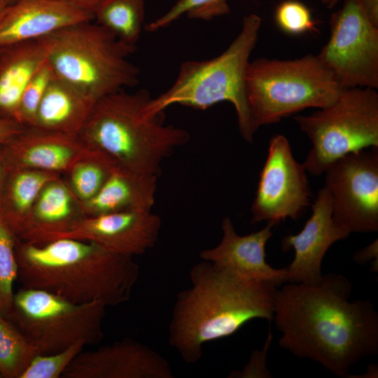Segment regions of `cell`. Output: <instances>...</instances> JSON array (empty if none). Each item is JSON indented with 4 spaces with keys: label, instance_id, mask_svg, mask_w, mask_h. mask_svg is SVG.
Listing matches in <instances>:
<instances>
[{
    "label": "cell",
    "instance_id": "cell-35",
    "mask_svg": "<svg viewBox=\"0 0 378 378\" xmlns=\"http://www.w3.org/2000/svg\"><path fill=\"white\" fill-rule=\"evenodd\" d=\"M92 13L95 12L106 0H55Z\"/></svg>",
    "mask_w": 378,
    "mask_h": 378
},
{
    "label": "cell",
    "instance_id": "cell-34",
    "mask_svg": "<svg viewBox=\"0 0 378 378\" xmlns=\"http://www.w3.org/2000/svg\"><path fill=\"white\" fill-rule=\"evenodd\" d=\"M353 259L358 264H365L372 260L377 262V239L362 250L356 252Z\"/></svg>",
    "mask_w": 378,
    "mask_h": 378
},
{
    "label": "cell",
    "instance_id": "cell-9",
    "mask_svg": "<svg viewBox=\"0 0 378 378\" xmlns=\"http://www.w3.org/2000/svg\"><path fill=\"white\" fill-rule=\"evenodd\" d=\"M106 304L76 303L53 293L22 287L14 293L7 317L35 348L50 354L83 342L98 343L104 337Z\"/></svg>",
    "mask_w": 378,
    "mask_h": 378
},
{
    "label": "cell",
    "instance_id": "cell-15",
    "mask_svg": "<svg viewBox=\"0 0 378 378\" xmlns=\"http://www.w3.org/2000/svg\"><path fill=\"white\" fill-rule=\"evenodd\" d=\"M350 233L332 219V198L326 188H322L312 206V215L302 230L281 240L284 251L291 248L295 256L288 270V282L315 285L323 276L321 264L329 248Z\"/></svg>",
    "mask_w": 378,
    "mask_h": 378
},
{
    "label": "cell",
    "instance_id": "cell-36",
    "mask_svg": "<svg viewBox=\"0 0 378 378\" xmlns=\"http://www.w3.org/2000/svg\"><path fill=\"white\" fill-rule=\"evenodd\" d=\"M368 20L378 27V0H358Z\"/></svg>",
    "mask_w": 378,
    "mask_h": 378
},
{
    "label": "cell",
    "instance_id": "cell-20",
    "mask_svg": "<svg viewBox=\"0 0 378 378\" xmlns=\"http://www.w3.org/2000/svg\"><path fill=\"white\" fill-rule=\"evenodd\" d=\"M47 56L45 37L0 46V118L16 120L22 92Z\"/></svg>",
    "mask_w": 378,
    "mask_h": 378
},
{
    "label": "cell",
    "instance_id": "cell-24",
    "mask_svg": "<svg viewBox=\"0 0 378 378\" xmlns=\"http://www.w3.org/2000/svg\"><path fill=\"white\" fill-rule=\"evenodd\" d=\"M146 0H106L94 20L119 41L136 48L144 27Z\"/></svg>",
    "mask_w": 378,
    "mask_h": 378
},
{
    "label": "cell",
    "instance_id": "cell-27",
    "mask_svg": "<svg viewBox=\"0 0 378 378\" xmlns=\"http://www.w3.org/2000/svg\"><path fill=\"white\" fill-rule=\"evenodd\" d=\"M18 239L0 217V313L6 318L12 308L14 283L18 278Z\"/></svg>",
    "mask_w": 378,
    "mask_h": 378
},
{
    "label": "cell",
    "instance_id": "cell-8",
    "mask_svg": "<svg viewBox=\"0 0 378 378\" xmlns=\"http://www.w3.org/2000/svg\"><path fill=\"white\" fill-rule=\"evenodd\" d=\"M294 120L312 142L302 163L318 176L341 157L378 147V93L376 89H343L331 104Z\"/></svg>",
    "mask_w": 378,
    "mask_h": 378
},
{
    "label": "cell",
    "instance_id": "cell-5",
    "mask_svg": "<svg viewBox=\"0 0 378 378\" xmlns=\"http://www.w3.org/2000/svg\"><path fill=\"white\" fill-rule=\"evenodd\" d=\"M261 23L262 19L257 14L246 15L239 34L219 55L183 62L174 83L150 99L147 112L153 115L173 104L205 110L219 102H229L236 110L241 136L252 142L258 128L246 98V74Z\"/></svg>",
    "mask_w": 378,
    "mask_h": 378
},
{
    "label": "cell",
    "instance_id": "cell-13",
    "mask_svg": "<svg viewBox=\"0 0 378 378\" xmlns=\"http://www.w3.org/2000/svg\"><path fill=\"white\" fill-rule=\"evenodd\" d=\"M161 226V218L151 211L129 210L85 216L67 230L51 237L47 242L59 238L76 239L133 257L155 245Z\"/></svg>",
    "mask_w": 378,
    "mask_h": 378
},
{
    "label": "cell",
    "instance_id": "cell-10",
    "mask_svg": "<svg viewBox=\"0 0 378 378\" xmlns=\"http://www.w3.org/2000/svg\"><path fill=\"white\" fill-rule=\"evenodd\" d=\"M330 36L317 55L342 88H378V27L358 0H344L330 18Z\"/></svg>",
    "mask_w": 378,
    "mask_h": 378
},
{
    "label": "cell",
    "instance_id": "cell-30",
    "mask_svg": "<svg viewBox=\"0 0 378 378\" xmlns=\"http://www.w3.org/2000/svg\"><path fill=\"white\" fill-rule=\"evenodd\" d=\"M85 345L76 343L59 352L36 356L20 378H59Z\"/></svg>",
    "mask_w": 378,
    "mask_h": 378
},
{
    "label": "cell",
    "instance_id": "cell-18",
    "mask_svg": "<svg viewBox=\"0 0 378 378\" xmlns=\"http://www.w3.org/2000/svg\"><path fill=\"white\" fill-rule=\"evenodd\" d=\"M94 15L55 0H18L0 17V46L37 40Z\"/></svg>",
    "mask_w": 378,
    "mask_h": 378
},
{
    "label": "cell",
    "instance_id": "cell-7",
    "mask_svg": "<svg viewBox=\"0 0 378 378\" xmlns=\"http://www.w3.org/2000/svg\"><path fill=\"white\" fill-rule=\"evenodd\" d=\"M343 88L317 55L250 62L246 93L255 127L278 122L307 108L333 103Z\"/></svg>",
    "mask_w": 378,
    "mask_h": 378
},
{
    "label": "cell",
    "instance_id": "cell-1",
    "mask_svg": "<svg viewBox=\"0 0 378 378\" xmlns=\"http://www.w3.org/2000/svg\"><path fill=\"white\" fill-rule=\"evenodd\" d=\"M352 284L329 273L315 285L288 282L274 296L281 348L348 377L360 360L378 353V313L370 300H351Z\"/></svg>",
    "mask_w": 378,
    "mask_h": 378
},
{
    "label": "cell",
    "instance_id": "cell-4",
    "mask_svg": "<svg viewBox=\"0 0 378 378\" xmlns=\"http://www.w3.org/2000/svg\"><path fill=\"white\" fill-rule=\"evenodd\" d=\"M150 99L144 89L134 93L121 90L101 98L79 135L90 148L106 154L118 166L158 176L162 162L190 140V134L165 125L164 111L149 114L146 106Z\"/></svg>",
    "mask_w": 378,
    "mask_h": 378
},
{
    "label": "cell",
    "instance_id": "cell-14",
    "mask_svg": "<svg viewBox=\"0 0 378 378\" xmlns=\"http://www.w3.org/2000/svg\"><path fill=\"white\" fill-rule=\"evenodd\" d=\"M63 378H173L168 360L150 346L125 338L96 350L81 351Z\"/></svg>",
    "mask_w": 378,
    "mask_h": 378
},
{
    "label": "cell",
    "instance_id": "cell-16",
    "mask_svg": "<svg viewBox=\"0 0 378 378\" xmlns=\"http://www.w3.org/2000/svg\"><path fill=\"white\" fill-rule=\"evenodd\" d=\"M273 226L267 223L261 230L241 236L235 231L230 218L225 217L221 223L220 242L212 248L201 251L200 257L242 279L269 281L279 287L288 282L287 268H274L265 258V246L272 235Z\"/></svg>",
    "mask_w": 378,
    "mask_h": 378
},
{
    "label": "cell",
    "instance_id": "cell-17",
    "mask_svg": "<svg viewBox=\"0 0 378 378\" xmlns=\"http://www.w3.org/2000/svg\"><path fill=\"white\" fill-rule=\"evenodd\" d=\"M12 169H32L62 176L76 163L97 150L90 148L79 134L25 129L4 145Z\"/></svg>",
    "mask_w": 378,
    "mask_h": 378
},
{
    "label": "cell",
    "instance_id": "cell-21",
    "mask_svg": "<svg viewBox=\"0 0 378 378\" xmlns=\"http://www.w3.org/2000/svg\"><path fill=\"white\" fill-rule=\"evenodd\" d=\"M85 216L80 202L62 176L59 177L41 190L33 207L29 230L19 239L34 244L46 243Z\"/></svg>",
    "mask_w": 378,
    "mask_h": 378
},
{
    "label": "cell",
    "instance_id": "cell-11",
    "mask_svg": "<svg viewBox=\"0 0 378 378\" xmlns=\"http://www.w3.org/2000/svg\"><path fill=\"white\" fill-rule=\"evenodd\" d=\"M332 219L351 232L378 230V147L348 153L325 171Z\"/></svg>",
    "mask_w": 378,
    "mask_h": 378
},
{
    "label": "cell",
    "instance_id": "cell-2",
    "mask_svg": "<svg viewBox=\"0 0 378 378\" xmlns=\"http://www.w3.org/2000/svg\"><path fill=\"white\" fill-rule=\"evenodd\" d=\"M191 286L180 291L169 325V343L188 364L197 363L204 344L229 337L248 321H272L278 288L247 280L202 260L190 270Z\"/></svg>",
    "mask_w": 378,
    "mask_h": 378
},
{
    "label": "cell",
    "instance_id": "cell-6",
    "mask_svg": "<svg viewBox=\"0 0 378 378\" xmlns=\"http://www.w3.org/2000/svg\"><path fill=\"white\" fill-rule=\"evenodd\" d=\"M47 59L57 77L94 102L139 83V69L127 58L136 48L92 21L46 36Z\"/></svg>",
    "mask_w": 378,
    "mask_h": 378
},
{
    "label": "cell",
    "instance_id": "cell-23",
    "mask_svg": "<svg viewBox=\"0 0 378 378\" xmlns=\"http://www.w3.org/2000/svg\"><path fill=\"white\" fill-rule=\"evenodd\" d=\"M59 177L42 170L11 169L0 196V217L18 239L29 230L33 207L41 190Z\"/></svg>",
    "mask_w": 378,
    "mask_h": 378
},
{
    "label": "cell",
    "instance_id": "cell-25",
    "mask_svg": "<svg viewBox=\"0 0 378 378\" xmlns=\"http://www.w3.org/2000/svg\"><path fill=\"white\" fill-rule=\"evenodd\" d=\"M116 162L97 150L76 163L63 179L74 196L82 204L92 199L102 188L116 167Z\"/></svg>",
    "mask_w": 378,
    "mask_h": 378
},
{
    "label": "cell",
    "instance_id": "cell-22",
    "mask_svg": "<svg viewBox=\"0 0 378 378\" xmlns=\"http://www.w3.org/2000/svg\"><path fill=\"white\" fill-rule=\"evenodd\" d=\"M95 103L55 75L43 96L30 127L79 134Z\"/></svg>",
    "mask_w": 378,
    "mask_h": 378
},
{
    "label": "cell",
    "instance_id": "cell-19",
    "mask_svg": "<svg viewBox=\"0 0 378 378\" xmlns=\"http://www.w3.org/2000/svg\"><path fill=\"white\" fill-rule=\"evenodd\" d=\"M158 177L134 172L117 164L99 191L81 204L85 216L129 210L151 211Z\"/></svg>",
    "mask_w": 378,
    "mask_h": 378
},
{
    "label": "cell",
    "instance_id": "cell-39",
    "mask_svg": "<svg viewBox=\"0 0 378 378\" xmlns=\"http://www.w3.org/2000/svg\"><path fill=\"white\" fill-rule=\"evenodd\" d=\"M10 4L9 0H0V17Z\"/></svg>",
    "mask_w": 378,
    "mask_h": 378
},
{
    "label": "cell",
    "instance_id": "cell-31",
    "mask_svg": "<svg viewBox=\"0 0 378 378\" xmlns=\"http://www.w3.org/2000/svg\"><path fill=\"white\" fill-rule=\"evenodd\" d=\"M274 18L277 26L289 34L298 35L316 30L310 10L298 0L281 2L275 10Z\"/></svg>",
    "mask_w": 378,
    "mask_h": 378
},
{
    "label": "cell",
    "instance_id": "cell-28",
    "mask_svg": "<svg viewBox=\"0 0 378 378\" xmlns=\"http://www.w3.org/2000/svg\"><path fill=\"white\" fill-rule=\"evenodd\" d=\"M230 13L227 0H178L162 15L146 24L144 29L148 32L157 31L168 27L183 15L190 19L209 21Z\"/></svg>",
    "mask_w": 378,
    "mask_h": 378
},
{
    "label": "cell",
    "instance_id": "cell-38",
    "mask_svg": "<svg viewBox=\"0 0 378 378\" xmlns=\"http://www.w3.org/2000/svg\"><path fill=\"white\" fill-rule=\"evenodd\" d=\"M341 0H322V4L328 8H332L336 6Z\"/></svg>",
    "mask_w": 378,
    "mask_h": 378
},
{
    "label": "cell",
    "instance_id": "cell-26",
    "mask_svg": "<svg viewBox=\"0 0 378 378\" xmlns=\"http://www.w3.org/2000/svg\"><path fill=\"white\" fill-rule=\"evenodd\" d=\"M38 355L17 327L0 313V374L4 378H20Z\"/></svg>",
    "mask_w": 378,
    "mask_h": 378
},
{
    "label": "cell",
    "instance_id": "cell-12",
    "mask_svg": "<svg viewBox=\"0 0 378 378\" xmlns=\"http://www.w3.org/2000/svg\"><path fill=\"white\" fill-rule=\"evenodd\" d=\"M307 172L295 159L287 138L272 136L251 205V223L266 221L274 225L287 218H298L310 204Z\"/></svg>",
    "mask_w": 378,
    "mask_h": 378
},
{
    "label": "cell",
    "instance_id": "cell-32",
    "mask_svg": "<svg viewBox=\"0 0 378 378\" xmlns=\"http://www.w3.org/2000/svg\"><path fill=\"white\" fill-rule=\"evenodd\" d=\"M272 340L271 330L269 329L267 340L265 342V347L260 351L253 352L250 361L247 363L241 372H239L238 377H270L271 374L266 368L265 360L267 350Z\"/></svg>",
    "mask_w": 378,
    "mask_h": 378
},
{
    "label": "cell",
    "instance_id": "cell-29",
    "mask_svg": "<svg viewBox=\"0 0 378 378\" xmlns=\"http://www.w3.org/2000/svg\"><path fill=\"white\" fill-rule=\"evenodd\" d=\"M55 76L48 59L31 77L24 90L18 106L16 120L25 127L33 125L43 96Z\"/></svg>",
    "mask_w": 378,
    "mask_h": 378
},
{
    "label": "cell",
    "instance_id": "cell-40",
    "mask_svg": "<svg viewBox=\"0 0 378 378\" xmlns=\"http://www.w3.org/2000/svg\"><path fill=\"white\" fill-rule=\"evenodd\" d=\"M16 1H18V0H9L10 4H13V3H14V2Z\"/></svg>",
    "mask_w": 378,
    "mask_h": 378
},
{
    "label": "cell",
    "instance_id": "cell-33",
    "mask_svg": "<svg viewBox=\"0 0 378 378\" xmlns=\"http://www.w3.org/2000/svg\"><path fill=\"white\" fill-rule=\"evenodd\" d=\"M24 129L25 127L15 120L0 118V144L9 143Z\"/></svg>",
    "mask_w": 378,
    "mask_h": 378
},
{
    "label": "cell",
    "instance_id": "cell-3",
    "mask_svg": "<svg viewBox=\"0 0 378 378\" xmlns=\"http://www.w3.org/2000/svg\"><path fill=\"white\" fill-rule=\"evenodd\" d=\"M18 278L22 287L43 290L76 303L127 302L138 281L132 257L88 241L59 238L34 244L18 239Z\"/></svg>",
    "mask_w": 378,
    "mask_h": 378
},
{
    "label": "cell",
    "instance_id": "cell-37",
    "mask_svg": "<svg viewBox=\"0 0 378 378\" xmlns=\"http://www.w3.org/2000/svg\"><path fill=\"white\" fill-rule=\"evenodd\" d=\"M10 171L11 167L5 153L4 145L0 144V196Z\"/></svg>",
    "mask_w": 378,
    "mask_h": 378
}]
</instances>
